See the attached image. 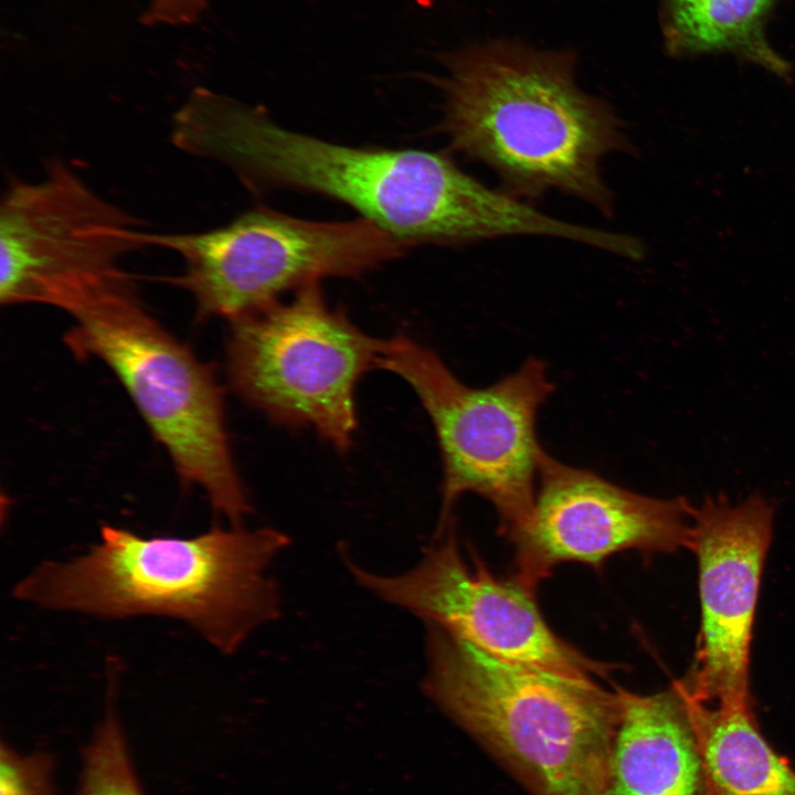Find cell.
<instances>
[{
    "mask_svg": "<svg viewBox=\"0 0 795 795\" xmlns=\"http://www.w3.org/2000/svg\"><path fill=\"white\" fill-rule=\"evenodd\" d=\"M171 138L188 153L226 165L255 188L290 187L337 199L409 245L553 236L560 226L443 153L325 141L208 88H195L179 107Z\"/></svg>",
    "mask_w": 795,
    "mask_h": 795,
    "instance_id": "1",
    "label": "cell"
},
{
    "mask_svg": "<svg viewBox=\"0 0 795 795\" xmlns=\"http://www.w3.org/2000/svg\"><path fill=\"white\" fill-rule=\"evenodd\" d=\"M444 65L442 131L453 150L491 169L520 200L559 191L614 214L602 161L635 147L613 107L579 86L572 52L496 40Z\"/></svg>",
    "mask_w": 795,
    "mask_h": 795,
    "instance_id": "2",
    "label": "cell"
},
{
    "mask_svg": "<svg viewBox=\"0 0 795 795\" xmlns=\"http://www.w3.org/2000/svg\"><path fill=\"white\" fill-rule=\"evenodd\" d=\"M290 542L273 528L144 538L105 524L87 553L39 565L13 592L47 610L102 618H178L230 655L279 618L282 593L272 566Z\"/></svg>",
    "mask_w": 795,
    "mask_h": 795,
    "instance_id": "3",
    "label": "cell"
},
{
    "mask_svg": "<svg viewBox=\"0 0 795 795\" xmlns=\"http://www.w3.org/2000/svg\"><path fill=\"white\" fill-rule=\"evenodd\" d=\"M425 625L428 698L533 795H603L621 688L500 659Z\"/></svg>",
    "mask_w": 795,
    "mask_h": 795,
    "instance_id": "4",
    "label": "cell"
},
{
    "mask_svg": "<svg viewBox=\"0 0 795 795\" xmlns=\"http://www.w3.org/2000/svg\"><path fill=\"white\" fill-rule=\"evenodd\" d=\"M65 312L73 320L65 336L73 353L95 358L117 375L179 477L200 488L232 526H242L251 506L213 372L148 312L134 282Z\"/></svg>",
    "mask_w": 795,
    "mask_h": 795,
    "instance_id": "5",
    "label": "cell"
},
{
    "mask_svg": "<svg viewBox=\"0 0 795 795\" xmlns=\"http://www.w3.org/2000/svg\"><path fill=\"white\" fill-rule=\"evenodd\" d=\"M378 368L412 388L434 426L443 465L437 530L453 520L457 499L471 492L495 507L501 532L513 541L536 504L543 452L537 417L553 391L545 363L529 358L498 382L471 388L435 352L398 335L385 340Z\"/></svg>",
    "mask_w": 795,
    "mask_h": 795,
    "instance_id": "6",
    "label": "cell"
},
{
    "mask_svg": "<svg viewBox=\"0 0 795 795\" xmlns=\"http://www.w3.org/2000/svg\"><path fill=\"white\" fill-rule=\"evenodd\" d=\"M385 340L330 308L317 283L231 320L227 372L233 389L272 420L312 427L340 451L357 428L354 391L378 368Z\"/></svg>",
    "mask_w": 795,
    "mask_h": 795,
    "instance_id": "7",
    "label": "cell"
},
{
    "mask_svg": "<svg viewBox=\"0 0 795 795\" xmlns=\"http://www.w3.org/2000/svg\"><path fill=\"white\" fill-rule=\"evenodd\" d=\"M147 245L174 252L173 283L202 316L230 321L324 277H353L399 256L409 244L365 219L318 222L267 208L195 233L146 234Z\"/></svg>",
    "mask_w": 795,
    "mask_h": 795,
    "instance_id": "8",
    "label": "cell"
},
{
    "mask_svg": "<svg viewBox=\"0 0 795 795\" xmlns=\"http://www.w3.org/2000/svg\"><path fill=\"white\" fill-rule=\"evenodd\" d=\"M131 215L97 194L64 162L34 182L14 181L0 206V300L63 311L132 280L123 257L147 246Z\"/></svg>",
    "mask_w": 795,
    "mask_h": 795,
    "instance_id": "9",
    "label": "cell"
},
{
    "mask_svg": "<svg viewBox=\"0 0 795 795\" xmlns=\"http://www.w3.org/2000/svg\"><path fill=\"white\" fill-rule=\"evenodd\" d=\"M452 520L406 572L384 575L343 554L354 581L379 600L404 610L500 659L563 676L605 677L594 661L558 637L543 619L533 591L516 577L494 576L476 553L466 558Z\"/></svg>",
    "mask_w": 795,
    "mask_h": 795,
    "instance_id": "10",
    "label": "cell"
},
{
    "mask_svg": "<svg viewBox=\"0 0 795 795\" xmlns=\"http://www.w3.org/2000/svg\"><path fill=\"white\" fill-rule=\"evenodd\" d=\"M532 518L512 542L515 577L534 591L565 561L600 565L624 550L674 552L689 548L692 506L683 498H653L542 452Z\"/></svg>",
    "mask_w": 795,
    "mask_h": 795,
    "instance_id": "11",
    "label": "cell"
},
{
    "mask_svg": "<svg viewBox=\"0 0 795 795\" xmlns=\"http://www.w3.org/2000/svg\"><path fill=\"white\" fill-rule=\"evenodd\" d=\"M691 515L701 621L682 683L701 702L752 701L750 649L774 509L761 494L738 504L720 495L692 506Z\"/></svg>",
    "mask_w": 795,
    "mask_h": 795,
    "instance_id": "12",
    "label": "cell"
},
{
    "mask_svg": "<svg viewBox=\"0 0 795 795\" xmlns=\"http://www.w3.org/2000/svg\"><path fill=\"white\" fill-rule=\"evenodd\" d=\"M621 695L603 795H708L681 682Z\"/></svg>",
    "mask_w": 795,
    "mask_h": 795,
    "instance_id": "13",
    "label": "cell"
},
{
    "mask_svg": "<svg viewBox=\"0 0 795 795\" xmlns=\"http://www.w3.org/2000/svg\"><path fill=\"white\" fill-rule=\"evenodd\" d=\"M682 688L708 795H795V770L764 738L752 701L701 702Z\"/></svg>",
    "mask_w": 795,
    "mask_h": 795,
    "instance_id": "14",
    "label": "cell"
},
{
    "mask_svg": "<svg viewBox=\"0 0 795 795\" xmlns=\"http://www.w3.org/2000/svg\"><path fill=\"white\" fill-rule=\"evenodd\" d=\"M784 0H662L666 52L678 59L731 54L791 82L793 66L768 42L765 26Z\"/></svg>",
    "mask_w": 795,
    "mask_h": 795,
    "instance_id": "15",
    "label": "cell"
},
{
    "mask_svg": "<svg viewBox=\"0 0 795 795\" xmlns=\"http://www.w3.org/2000/svg\"><path fill=\"white\" fill-rule=\"evenodd\" d=\"M77 795H144L112 709L85 750Z\"/></svg>",
    "mask_w": 795,
    "mask_h": 795,
    "instance_id": "16",
    "label": "cell"
},
{
    "mask_svg": "<svg viewBox=\"0 0 795 795\" xmlns=\"http://www.w3.org/2000/svg\"><path fill=\"white\" fill-rule=\"evenodd\" d=\"M53 759L46 752L21 754L0 748V795H53Z\"/></svg>",
    "mask_w": 795,
    "mask_h": 795,
    "instance_id": "17",
    "label": "cell"
},
{
    "mask_svg": "<svg viewBox=\"0 0 795 795\" xmlns=\"http://www.w3.org/2000/svg\"><path fill=\"white\" fill-rule=\"evenodd\" d=\"M205 6L206 0H148L141 21L150 26L187 25L202 15Z\"/></svg>",
    "mask_w": 795,
    "mask_h": 795,
    "instance_id": "18",
    "label": "cell"
}]
</instances>
